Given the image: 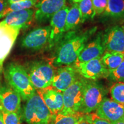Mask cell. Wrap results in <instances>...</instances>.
<instances>
[{
  "label": "cell",
  "instance_id": "1",
  "mask_svg": "<svg viewBox=\"0 0 124 124\" xmlns=\"http://www.w3.org/2000/svg\"><path fill=\"white\" fill-rule=\"evenodd\" d=\"M94 31L92 29L79 35H74L70 32L63 39L62 38L56 51L53 61L54 66L62 67L74 64Z\"/></svg>",
  "mask_w": 124,
  "mask_h": 124
},
{
  "label": "cell",
  "instance_id": "2",
  "mask_svg": "<svg viewBox=\"0 0 124 124\" xmlns=\"http://www.w3.org/2000/svg\"><path fill=\"white\" fill-rule=\"evenodd\" d=\"M4 74L9 86L20 94L23 100L27 101L36 93L27 70L21 64L15 62L8 63L5 67Z\"/></svg>",
  "mask_w": 124,
  "mask_h": 124
},
{
  "label": "cell",
  "instance_id": "3",
  "mask_svg": "<svg viewBox=\"0 0 124 124\" xmlns=\"http://www.w3.org/2000/svg\"><path fill=\"white\" fill-rule=\"evenodd\" d=\"M23 114L28 124H50L52 117L48 108L36 92L26 101Z\"/></svg>",
  "mask_w": 124,
  "mask_h": 124
},
{
  "label": "cell",
  "instance_id": "4",
  "mask_svg": "<svg viewBox=\"0 0 124 124\" xmlns=\"http://www.w3.org/2000/svg\"><path fill=\"white\" fill-rule=\"evenodd\" d=\"M106 91L95 80L86 79L83 102L79 112L85 114L94 113L105 98Z\"/></svg>",
  "mask_w": 124,
  "mask_h": 124
},
{
  "label": "cell",
  "instance_id": "5",
  "mask_svg": "<svg viewBox=\"0 0 124 124\" xmlns=\"http://www.w3.org/2000/svg\"><path fill=\"white\" fill-rule=\"evenodd\" d=\"M86 79L79 78L63 92V108L60 112L71 114L79 112L83 102Z\"/></svg>",
  "mask_w": 124,
  "mask_h": 124
},
{
  "label": "cell",
  "instance_id": "6",
  "mask_svg": "<svg viewBox=\"0 0 124 124\" xmlns=\"http://www.w3.org/2000/svg\"><path fill=\"white\" fill-rule=\"evenodd\" d=\"M55 72L54 67L49 63L36 62L29 67L28 74L35 89L41 90L51 86Z\"/></svg>",
  "mask_w": 124,
  "mask_h": 124
},
{
  "label": "cell",
  "instance_id": "7",
  "mask_svg": "<svg viewBox=\"0 0 124 124\" xmlns=\"http://www.w3.org/2000/svg\"><path fill=\"white\" fill-rule=\"evenodd\" d=\"M50 27L36 28L26 34L21 40V46L25 49L38 51L48 45L50 36Z\"/></svg>",
  "mask_w": 124,
  "mask_h": 124
},
{
  "label": "cell",
  "instance_id": "8",
  "mask_svg": "<svg viewBox=\"0 0 124 124\" xmlns=\"http://www.w3.org/2000/svg\"><path fill=\"white\" fill-rule=\"evenodd\" d=\"M73 66L82 78L96 80L108 78L109 71L103 64L100 59H95L84 63H74Z\"/></svg>",
  "mask_w": 124,
  "mask_h": 124
},
{
  "label": "cell",
  "instance_id": "9",
  "mask_svg": "<svg viewBox=\"0 0 124 124\" xmlns=\"http://www.w3.org/2000/svg\"><path fill=\"white\" fill-rule=\"evenodd\" d=\"M66 0H39L35 5L34 18L39 24L50 21L52 16L66 6Z\"/></svg>",
  "mask_w": 124,
  "mask_h": 124
},
{
  "label": "cell",
  "instance_id": "10",
  "mask_svg": "<svg viewBox=\"0 0 124 124\" xmlns=\"http://www.w3.org/2000/svg\"><path fill=\"white\" fill-rule=\"evenodd\" d=\"M21 29L0 22V66L3 67L5 60L8 56Z\"/></svg>",
  "mask_w": 124,
  "mask_h": 124
},
{
  "label": "cell",
  "instance_id": "11",
  "mask_svg": "<svg viewBox=\"0 0 124 124\" xmlns=\"http://www.w3.org/2000/svg\"><path fill=\"white\" fill-rule=\"evenodd\" d=\"M99 117L111 124L124 121V106L105 97L95 111Z\"/></svg>",
  "mask_w": 124,
  "mask_h": 124
},
{
  "label": "cell",
  "instance_id": "12",
  "mask_svg": "<svg viewBox=\"0 0 124 124\" xmlns=\"http://www.w3.org/2000/svg\"><path fill=\"white\" fill-rule=\"evenodd\" d=\"M69 7L65 6L55 14L50 20V36L48 43L49 48L56 46L63 38L66 32V20Z\"/></svg>",
  "mask_w": 124,
  "mask_h": 124
},
{
  "label": "cell",
  "instance_id": "13",
  "mask_svg": "<svg viewBox=\"0 0 124 124\" xmlns=\"http://www.w3.org/2000/svg\"><path fill=\"white\" fill-rule=\"evenodd\" d=\"M105 51L124 52V26L116 25L108 29L102 38Z\"/></svg>",
  "mask_w": 124,
  "mask_h": 124
},
{
  "label": "cell",
  "instance_id": "14",
  "mask_svg": "<svg viewBox=\"0 0 124 124\" xmlns=\"http://www.w3.org/2000/svg\"><path fill=\"white\" fill-rule=\"evenodd\" d=\"M78 75L73 66L60 67L55 71L51 86L63 92L79 78Z\"/></svg>",
  "mask_w": 124,
  "mask_h": 124
},
{
  "label": "cell",
  "instance_id": "15",
  "mask_svg": "<svg viewBox=\"0 0 124 124\" xmlns=\"http://www.w3.org/2000/svg\"><path fill=\"white\" fill-rule=\"evenodd\" d=\"M21 102V96L11 87L6 85L0 86V110L19 113Z\"/></svg>",
  "mask_w": 124,
  "mask_h": 124
},
{
  "label": "cell",
  "instance_id": "16",
  "mask_svg": "<svg viewBox=\"0 0 124 124\" xmlns=\"http://www.w3.org/2000/svg\"><path fill=\"white\" fill-rule=\"evenodd\" d=\"M37 93L42 98L52 116L62 111L64 106L63 92L50 86L45 89L38 90Z\"/></svg>",
  "mask_w": 124,
  "mask_h": 124
},
{
  "label": "cell",
  "instance_id": "17",
  "mask_svg": "<svg viewBox=\"0 0 124 124\" xmlns=\"http://www.w3.org/2000/svg\"><path fill=\"white\" fill-rule=\"evenodd\" d=\"M105 52L102 38L98 35L93 41L85 46L75 63H84L95 59H100Z\"/></svg>",
  "mask_w": 124,
  "mask_h": 124
},
{
  "label": "cell",
  "instance_id": "18",
  "mask_svg": "<svg viewBox=\"0 0 124 124\" xmlns=\"http://www.w3.org/2000/svg\"><path fill=\"white\" fill-rule=\"evenodd\" d=\"M34 15L35 10L32 9L12 12L5 16L1 22L12 27L24 29L28 27L34 18Z\"/></svg>",
  "mask_w": 124,
  "mask_h": 124
},
{
  "label": "cell",
  "instance_id": "19",
  "mask_svg": "<svg viewBox=\"0 0 124 124\" xmlns=\"http://www.w3.org/2000/svg\"><path fill=\"white\" fill-rule=\"evenodd\" d=\"M85 117L86 114L80 112L71 114L60 112L52 116L50 124H79Z\"/></svg>",
  "mask_w": 124,
  "mask_h": 124
},
{
  "label": "cell",
  "instance_id": "20",
  "mask_svg": "<svg viewBox=\"0 0 124 124\" xmlns=\"http://www.w3.org/2000/svg\"><path fill=\"white\" fill-rule=\"evenodd\" d=\"M104 15L114 19H124V0H108Z\"/></svg>",
  "mask_w": 124,
  "mask_h": 124
},
{
  "label": "cell",
  "instance_id": "21",
  "mask_svg": "<svg viewBox=\"0 0 124 124\" xmlns=\"http://www.w3.org/2000/svg\"><path fill=\"white\" fill-rule=\"evenodd\" d=\"M104 66L108 71L118 67L124 59V54L117 52L105 51L101 58Z\"/></svg>",
  "mask_w": 124,
  "mask_h": 124
},
{
  "label": "cell",
  "instance_id": "22",
  "mask_svg": "<svg viewBox=\"0 0 124 124\" xmlns=\"http://www.w3.org/2000/svg\"><path fill=\"white\" fill-rule=\"evenodd\" d=\"M82 23L78 4L74 3L69 9L66 20V32L71 31Z\"/></svg>",
  "mask_w": 124,
  "mask_h": 124
},
{
  "label": "cell",
  "instance_id": "23",
  "mask_svg": "<svg viewBox=\"0 0 124 124\" xmlns=\"http://www.w3.org/2000/svg\"><path fill=\"white\" fill-rule=\"evenodd\" d=\"M39 0H25L12 4H9L7 8L0 13V19L4 17L8 14L12 12L19 11V10H25V9H31V8L35 7Z\"/></svg>",
  "mask_w": 124,
  "mask_h": 124
},
{
  "label": "cell",
  "instance_id": "24",
  "mask_svg": "<svg viewBox=\"0 0 124 124\" xmlns=\"http://www.w3.org/2000/svg\"><path fill=\"white\" fill-rule=\"evenodd\" d=\"M78 6L81 15L82 23L85 22L87 20L91 19L96 15L91 0H82L79 2Z\"/></svg>",
  "mask_w": 124,
  "mask_h": 124
},
{
  "label": "cell",
  "instance_id": "25",
  "mask_svg": "<svg viewBox=\"0 0 124 124\" xmlns=\"http://www.w3.org/2000/svg\"><path fill=\"white\" fill-rule=\"evenodd\" d=\"M110 94L113 101L124 106V82H117L110 89Z\"/></svg>",
  "mask_w": 124,
  "mask_h": 124
},
{
  "label": "cell",
  "instance_id": "26",
  "mask_svg": "<svg viewBox=\"0 0 124 124\" xmlns=\"http://www.w3.org/2000/svg\"><path fill=\"white\" fill-rule=\"evenodd\" d=\"M108 78L113 81L124 82V59L116 69L109 71Z\"/></svg>",
  "mask_w": 124,
  "mask_h": 124
},
{
  "label": "cell",
  "instance_id": "27",
  "mask_svg": "<svg viewBox=\"0 0 124 124\" xmlns=\"http://www.w3.org/2000/svg\"><path fill=\"white\" fill-rule=\"evenodd\" d=\"M4 124H20V118L18 113L7 112L0 110Z\"/></svg>",
  "mask_w": 124,
  "mask_h": 124
},
{
  "label": "cell",
  "instance_id": "28",
  "mask_svg": "<svg viewBox=\"0 0 124 124\" xmlns=\"http://www.w3.org/2000/svg\"><path fill=\"white\" fill-rule=\"evenodd\" d=\"M91 2L95 15L103 13L108 5V0H91Z\"/></svg>",
  "mask_w": 124,
  "mask_h": 124
},
{
  "label": "cell",
  "instance_id": "29",
  "mask_svg": "<svg viewBox=\"0 0 124 124\" xmlns=\"http://www.w3.org/2000/svg\"><path fill=\"white\" fill-rule=\"evenodd\" d=\"M86 118L91 124H111L107 121L99 117L95 112L86 114Z\"/></svg>",
  "mask_w": 124,
  "mask_h": 124
},
{
  "label": "cell",
  "instance_id": "30",
  "mask_svg": "<svg viewBox=\"0 0 124 124\" xmlns=\"http://www.w3.org/2000/svg\"><path fill=\"white\" fill-rule=\"evenodd\" d=\"M8 0H0V13H1L8 6Z\"/></svg>",
  "mask_w": 124,
  "mask_h": 124
},
{
  "label": "cell",
  "instance_id": "31",
  "mask_svg": "<svg viewBox=\"0 0 124 124\" xmlns=\"http://www.w3.org/2000/svg\"><path fill=\"white\" fill-rule=\"evenodd\" d=\"M25 1V0H8V2L9 4H13V3L21 2V1Z\"/></svg>",
  "mask_w": 124,
  "mask_h": 124
},
{
  "label": "cell",
  "instance_id": "32",
  "mask_svg": "<svg viewBox=\"0 0 124 124\" xmlns=\"http://www.w3.org/2000/svg\"><path fill=\"white\" fill-rule=\"evenodd\" d=\"M79 124H91L89 120H87V118H86V117H85V120L80 122Z\"/></svg>",
  "mask_w": 124,
  "mask_h": 124
},
{
  "label": "cell",
  "instance_id": "33",
  "mask_svg": "<svg viewBox=\"0 0 124 124\" xmlns=\"http://www.w3.org/2000/svg\"><path fill=\"white\" fill-rule=\"evenodd\" d=\"M0 124H4L2 114H1V112H0Z\"/></svg>",
  "mask_w": 124,
  "mask_h": 124
},
{
  "label": "cell",
  "instance_id": "34",
  "mask_svg": "<svg viewBox=\"0 0 124 124\" xmlns=\"http://www.w3.org/2000/svg\"><path fill=\"white\" fill-rule=\"evenodd\" d=\"M3 70V67L0 66V80H1V74H2Z\"/></svg>",
  "mask_w": 124,
  "mask_h": 124
},
{
  "label": "cell",
  "instance_id": "35",
  "mask_svg": "<svg viewBox=\"0 0 124 124\" xmlns=\"http://www.w3.org/2000/svg\"><path fill=\"white\" fill-rule=\"evenodd\" d=\"M71 1H72V2H74V3H79V2H80V1H82V0H71Z\"/></svg>",
  "mask_w": 124,
  "mask_h": 124
},
{
  "label": "cell",
  "instance_id": "36",
  "mask_svg": "<svg viewBox=\"0 0 124 124\" xmlns=\"http://www.w3.org/2000/svg\"><path fill=\"white\" fill-rule=\"evenodd\" d=\"M113 124H124V121H120V122H116V123Z\"/></svg>",
  "mask_w": 124,
  "mask_h": 124
},
{
  "label": "cell",
  "instance_id": "37",
  "mask_svg": "<svg viewBox=\"0 0 124 124\" xmlns=\"http://www.w3.org/2000/svg\"></svg>",
  "mask_w": 124,
  "mask_h": 124
}]
</instances>
